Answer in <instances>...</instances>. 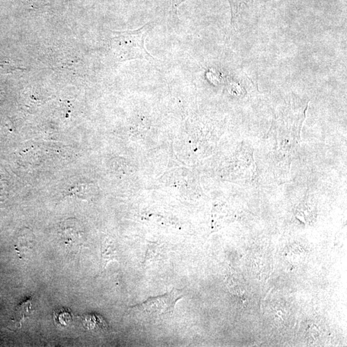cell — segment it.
<instances>
[{"label": "cell", "instance_id": "cell-1", "mask_svg": "<svg viewBox=\"0 0 347 347\" xmlns=\"http://www.w3.org/2000/svg\"><path fill=\"white\" fill-rule=\"evenodd\" d=\"M308 102L291 95L280 107L269 133L271 151L267 154L275 177L286 179L300 145V133Z\"/></svg>", "mask_w": 347, "mask_h": 347}, {"label": "cell", "instance_id": "cell-2", "mask_svg": "<svg viewBox=\"0 0 347 347\" xmlns=\"http://www.w3.org/2000/svg\"><path fill=\"white\" fill-rule=\"evenodd\" d=\"M149 30V25L147 24L139 29L123 33L120 38L119 46L123 60H156L145 47V40Z\"/></svg>", "mask_w": 347, "mask_h": 347}, {"label": "cell", "instance_id": "cell-3", "mask_svg": "<svg viewBox=\"0 0 347 347\" xmlns=\"http://www.w3.org/2000/svg\"><path fill=\"white\" fill-rule=\"evenodd\" d=\"M184 296V289L174 288L165 295L148 298L139 305L132 306L131 308L147 312L150 315L162 316L173 313L176 303Z\"/></svg>", "mask_w": 347, "mask_h": 347}, {"label": "cell", "instance_id": "cell-4", "mask_svg": "<svg viewBox=\"0 0 347 347\" xmlns=\"http://www.w3.org/2000/svg\"><path fill=\"white\" fill-rule=\"evenodd\" d=\"M76 225L75 221H65L61 228V235L67 249L79 251L81 246V231L80 227H77Z\"/></svg>", "mask_w": 347, "mask_h": 347}, {"label": "cell", "instance_id": "cell-5", "mask_svg": "<svg viewBox=\"0 0 347 347\" xmlns=\"http://www.w3.org/2000/svg\"><path fill=\"white\" fill-rule=\"evenodd\" d=\"M32 298H29L25 301L21 302L16 308L14 319L15 321L22 324L26 318L30 316L32 312Z\"/></svg>", "mask_w": 347, "mask_h": 347}, {"label": "cell", "instance_id": "cell-6", "mask_svg": "<svg viewBox=\"0 0 347 347\" xmlns=\"http://www.w3.org/2000/svg\"><path fill=\"white\" fill-rule=\"evenodd\" d=\"M118 250L116 245L105 244L101 245V259H102V268L105 269L109 262L117 261Z\"/></svg>", "mask_w": 347, "mask_h": 347}, {"label": "cell", "instance_id": "cell-7", "mask_svg": "<svg viewBox=\"0 0 347 347\" xmlns=\"http://www.w3.org/2000/svg\"><path fill=\"white\" fill-rule=\"evenodd\" d=\"M54 319L57 325L64 327L73 321L72 312L69 308H58L54 312Z\"/></svg>", "mask_w": 347, "mask_h": 347}, {"label": "cell", "instance_id": "cell-8", "mask_svg": "<svg viewBox=\"0 0 347 347\" xmlns=\"http://www.w3.org/2000/svg\"><path fill=\"white\" fill-rule=\"evenodd\" d=\"M84 326L88 329L94 330L95 328L99 327V329H107L108 326L106 322L104 321L101 316L97 314H88L84 316Z\"/></svg>", "mask_w": 347, "mask_h": 347}]
</instances>
